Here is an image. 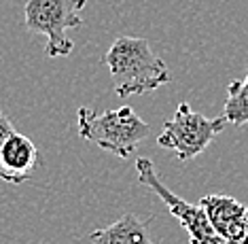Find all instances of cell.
Returning <instances> with one entry per match:
<instances>
[{"instance_id":"6da1fadb","label":"cell","mask_w":248,"mask_h":244,"mask_svg":"<svg viewBox=\"0 0 248 244\" xmlns=\"http://www.w3.org/2000/svg\"><path fill=\"white\" fill-rule=\"evenodd\" d=\"M102 64L108 68L117 96H142L170 83L166 62L151 49L146 38L119 36L104 53Z\"/></svg>"},{"instance_id":"7a4b0ae2","label":"cell","mask_w":248,"mask_h":244,"mask_svg":"<svg viewBox=\"0 0 248 244\" xmlns=\"http://www.w3.org/2000/svg\"><path fill=\"white\" fill-rule=\"evenodd\" d=\"M77 126L81 138L95 143L100 149L123 157V160L132 155L134 149L151 132L149 123L142 121L132 106L112 109L102 115H95V111L83 106L78 109Z\"/></svg>"},{"instance_id":"3957f363","label":"cell","mask_w":248,"mask_h":244,"mask_svg":"<svg viewBox=\"0 0 248 244\" xmlns=\"http://www.w3.org/2000/svg\"><path fill=\"white\" fill-rule=\"evenodd\" d=\"M87 0H28L24 4L26 28L34 34L47 36L49 58H64L72 53L75 43L68 38V30L81 28V9Z\"/></svg>"},{"instance_id":"277c9868","label":"cell","mask_w":248,"mask_h":244,"mask_svg":"<svg viewBox=\"0 0 248 244\" xmlns=\"http://www.w3.org/2000/svg\"><path fill=\"white\" fill-rule=\"evenodd\" d=\"M227 123L229 121L225 117L206 119L191 109L187 102H180L174 117L163 123L161 134L157 136V145L161 149L172 151L178 162L185 163L204 153Z\"/></svg>"},{"instance_id":"5b68a950","label":"cell","mask_w":248,"mask_h":244,"mask_svg":"<svg viewBox=\"0 0 248 244\" xmlns=\"http://www.w3.org/2000/svg\"><path fill=\"white\" fill-rule=\"evenodd\" d=\"M136 172H138V183L149 187V189L168 206V211H170L172 217L187 229L191 244H229L223 236H218V231L214 229V225L210 223V219H208V214L204 212V208L195 206V204H189L187 200H183V197H178L176 194H172V191L161 183V179L157 177L151 160H146V157L136 160Z\"/></svg>"},{"instance_id":"8992f818","label":"cell","mask_w":248,"mask_h":244,"mask_svg":"<svg viewBox=\"0 0 248 244\" xmlns=\"http://www.w3.org/2000/svg\"><path fill=\"white\" fill-rule=\"evenodd\" d=\"M214 229L229 244H244L248 236V208L231 195L210 194L200 200Z\"/></svg>"},{"instance_id":"52a82bcc","label":"cell","mask_w":248,"mask_h":244,"mask_svg":"<svg viewBox=\"0 0 248 244\" xmlns=\"http://www.w3.org/2000/svg\"><path fill=\"white\" fill-rule=\"evenodd\" d=\"M38 163H41L38 146L28 136L15 132L0 149V179L13 185L26 183L28 179H32Z\"/></svg>"},{"instance_id":"ba28073f","label":"cell","mask_w":248,"mask_h":244,"mask_svg":"<svg viewBox=\"0 0 248 244\" xmlns=\"http://www.w3.org/2000/svg\"><path fill=\"white\" fill-rule=\"evenodd\" d=\"M93 244H155L149 236V221L136 214H123L115 223L89 234Z\"/></svg>"},{"instance_id":"9c48e42d","label":"cell","mask_w":248,"mask_h":244,"mask_svg":"<svg viewBox=\"0 0 248 244\" xmlns=\"http://www.w3.org/2000/svg\"><path fill=\"white\" fill-rule=\"evenodd\" d=\"M223 117L233 126L248 123V72L242 81H231L227 87Z\"/></svg>"},{"instance_id":"30bf717a","label":"cell","mask_w":248,"mask_h":244,"mask_svg":"<svg viewBox=\"0 0 248 244\" xmlns=\"http://www.w3.org/2000/svg\"><path fill=\"white\" fill-rule=\"evenodd\" d=\"M17 130H15V126H13V121L9 119V115L7 113H2L0 111V149H2V145L7 143V138L11 134H15Z\"/></svg>"},{"instance_id":"8fae6325","label":"cell","mask_w":248,"mask_h":244,"mask_svg":"<svg viewBox=\"0 0 248 244\" xmlns=\"http://www.w3.org/2000/svg\"><path fill=\"white\" fill-rule=\"evenodd\" d=\"M244 244H248V236H246V240H244Z\"/></svg>"}]
</instances>
